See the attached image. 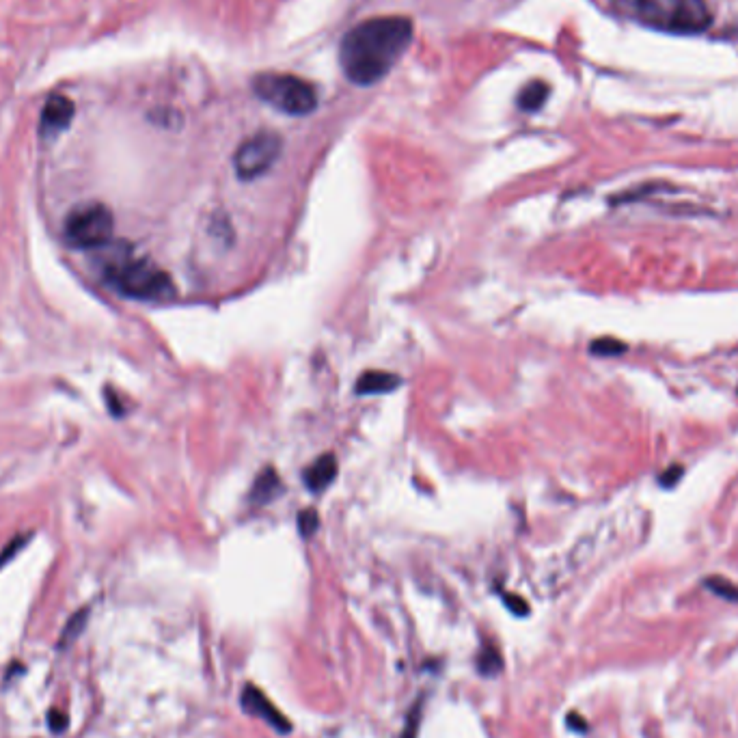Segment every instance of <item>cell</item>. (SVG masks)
I'll list each match as a JSON object with an SVG mask.
<instances>
[{"mask_svg": "<svg viewBox=\"0 0 738 738\" xmlns=\"http://www.w3.org/2000/svg\"><path fill=\"white\" fill-rule=\"evenodd\" d=\"M48 726L54 732H63L67 728V717L61 713V710H50V713H48Z\"/></svg>", "mask_w": 738, "mask_h": 738, "instance_id": "19", "label": "cell"}, {"mask_svg": "<svg viewBox=\"0 0 738 738\" xmlns=\"http://www.w3.org/2000/svg\"><path fill=\"white\" fill-rule=\"evenodd\" d=\"M505 605H510V609H512L514 613H518V615H523V613H527V605H525V600H523V598H518V596H512V594H508V596H505Z\"/></svg>", "mask_w": 738, "mask_h": 738, "instance_id": "20", "label": "cell"}, {"mask_svg": "<svg viewBox=\"0 0 738 738\" xmlns=\"http://www.w3.org/2000/svg\"><path fill=\"white\" fill-rule=\"evenodd\" d=\"M281 136L277 132H257L246 139L234 156V167L242 180L264 175L281 154Z\"/></svg>", "mask_w": 738, "mask_h": 738, "instance_id": "6", "label": "cell"}, {"mask_svg": "<svg viewBox=\"0 0 738 738\" xmlns=\"http://www.w3.org/2000/svg\"><path fill=\"white\" fill-rule=\"evenodd\" d=\"M335 477H337V458L333 454H324L305 471V484L313 492H322L324 488L333 484Z\"/></svg>", "mask_w": 738, "mask_h": 738, "instance_id": "9", "label": "cell"}, {"mask_svg": "<svg viewBox=\"0 0 738 738\" xmlns=\"http://www.w3.org/2000/svg\"><path fill=\"white\" fill-rule=\"evenodd\" d=\"M242 706L246 713H251L259 719H264L266 723H270L272 728H277L279 732H290V721H287L279 710L270 704L268 697L257 691L255 687H246L242 693Z\"/></svg>", "mask_w": 738, "mask_h": 738, "instance_id": "8", "label": "cell"}, {"mask_svg": "<svg viewBox=\"0 0 738 738\" xmlns=\"http://www.w3.org/2000/svg\"><path fill=\"white\" fill-rule=\"evenodd\" d=\"M106 281L121 294L139 300H164L173 296V281L171 277L158 268L154 262L141 257H115L108 259L104 266Z\"/></svg>", "mask_w": 738, "mask_h": 738, "instance_id": "3", "label": "cell"}, {"mask_svg": "<svg viewBox=\"0 0 738 738\" xmlns=\"http://www.w3.org/2000/svg\"><path fill=\"white\" fill-rule=\"evenodd\" d=\"M590 350L592 354H596V357H620V354L626 352V344H622L620 339L603 337V339L592 341Z\"/></svg>", "mask_w": 738, "mask_h": 738, "instance_id": "14", "label": "cell"}, {"mask_svg": "<svg viewBox=\"0 0 738 738\" xmlns=\"http://www.w3.org/2000/svg\"><path fill=\"white\" fill-rule=\"evenodd\" d=\"M400 376L389 374V372H378V369H369V372L361 374L357 380V393L359 395H378V393H391L400 387Z\"/></svg>", "mask_w": 738, "mask_h": 738, "instance_id": "10", "label": "cell"}, {"mask_svg": "<svg viewBox=\"0 0 738 738\" xmlns=\"http://www.w3.org/2000/svg\"><path fill=\"white\" fill-rule=\"evenodd\" d=\"M633 16L656 31L702 33L713 22L706 0H628Z\"/></svg>", "mask_w": 738, "mask_h": 738, "instance_id": "2", "label": "cell"}, {"mask_svg": "<svg viewBox=\"0 0 738 738\" xmlns=\"http://www.w3.org/2000/svg\"><path fill=\"white\" fill-rule=\"evenodd\" d=\"M87 618H89V609H80L78 613H74L70 620H67L63 633H61V639H59V646L65 648V646H72L74 641L78 639V635L85 631L87 626Z\"/></svg>", "mask_w": 738, "mask_h": 738, "instance_id": "13", "label": "cell"}, {"mask_svg": "<svg viewBox=\"0 0 738 738\" xmlns=\"http://www.w3.org/2000/svg\"><path fill=\"white\" fill-rule=\"evenodd\" d=\"M318 527H320V516L316 510H305L298 514V531L303 533L305 538H311L313 533L318 531Z\"/></svg>", "mask_w": 738, "mask_h": 738, "instance_id": "17", "label": "cell"}, {"mask_svg": "<svg viewBox=\"0 0 738 738\" xmlns=\"http://www.w3.org/2000/svg\"><path fill=\"white\" fill-rule=\"evenodd\" d=\"M704 585L713 594H717L721 598H726V600H734V603H738V587L732 581L723 579V577H710V579L704 581Z\"/></svg>", "mask_w": 738, "mask_h": 738, "instance_id": "15", "label": "cell"}, {"mask_svg": "<svg viewBox=\"0 0 738 738\" xmlns=\"http://www.w3.org/2000/svg\"><path fill=\"white\" fill-rule=\"evenodd\" d=\"M115 218L104 203L78 205L65 218V240L74 249H102L113 238Z\"/></svg>", "mask_w": 738, "mask_h": 738, "instance_id": "5", "label": "cell"}, {"mask_svg": "<svg viewBox=\"0 0 738 738\" xmlns=\"http://www.w3.org/2000/svg\"><path fill=\"white\" fill-rule=\"evenodd\" d=\"M549 93L551 89L546 82H540V80L531 82V85H527L521 93H518V106H521L527 113L538 111V108L544 106L546 98H549Z\"/></svg>", "mask_w": 738, "mask_h": 738, "instance_id": "12", "label": "cell"}, {"mask_svg": "<svg viewBox=\"0 0 738 738\" xmlns=\"http://www.w3.org/2000/svg\"><path fill=\"white\" fill-rule=\"evenodd\" d=\"M682 473H685V469L678 467V464H676V467H669V469H665V471H663L659 484H661V486H665V488H672V486H676V482L680 480Z\"/></svg>", "mask_w": 738, "mask_h": 738, "instance_id": "18", "label": "cell"}, {"mask_svg": "<svg viewBox=\"0 0 738 738\" xmlns=\"http://www.w3.org/2000/svg\"><path fill=\"white\" fill-rule=\"evenodd\" d=\"M279 490H281V482H279L277 471L275 469H264L262 473L257 475V480L253 484L251 501L253 503H268L279 495Z\"/></svg>", "mask_w": 738, "mask_h": 738, "instance_id": "11", "label": "cell"}, {"mask_svg": "<svg viewBox=\"0 0 738 738\" xmlns=\"http://www.w3.org/2000/svg\"><path fill=\"white\" fill-rule=\"evenodd\" d=\"M413 41V22L404 16L369 18L341 39L339 63L346 78L359 87H372L385 78Z\"/></svg>", "mask_w": 738, "mask_h": 738, "instance_id": "1", "label": "cell"}, {"mask_svg": "<svg viewBox=\"0 0 738 738\" xmlns=\"http://www.w3.org/2000/svg\"><path fill=\"white\" fill-rule=\"evenodd\" d=\"M253 89L266 104L292 117L309 115L318 106V93L311 82L292 74H259Z\"/></svg>", "mask_w": 738, "mask_h": 738, "instance_id": "4", "label": "cell"}, {"mask_svg": "<svg viewBox=\"0 0 738 738\" xmlns=\"http://www.w3.org/2000/svg\"><path fill=\"white\" fill-rule=\"evenodd\" d=\"M417 715H419L417 708L413 710V713L408 715V730L402 734V738H415V732H417Z\"/></svg>", "mask_w": 738, "mask_h": 738, "instance_id": "21", "label": "cell"}, {"mask_svg": "<svg viewBox=\"0 0 738 738\" xmlns=\"http://www.w3.org/2000/svg\"><path fill=\"white\" fill-rule=\"evenodd\" d=\"M74 111H76L74 102L70 98H65V95H52V98H48L39 119L41 136L54 139V136L61 134L72 123Z\"/></svg>", "mask_w": 738, "mask_h": 738, "instance_id": "7", "label": "cell"}, {"mask_svg": "<svg viewBox=\"0 0 738 738\" xmlns=\"http://www.w3.org/2000/svg\"><path fill=\"white\" fill-rule=\"evenodd\" d=\"M477 667H480V672L482 674H497L499 672V669L503 667V661H501V654H499V650L497 648H486V650H482V654H480V659H477Z\"/></svg>", "mask_w": 738, "mask_h": 738, "instance_id": "16", "label": "cell"}]
</instances>
